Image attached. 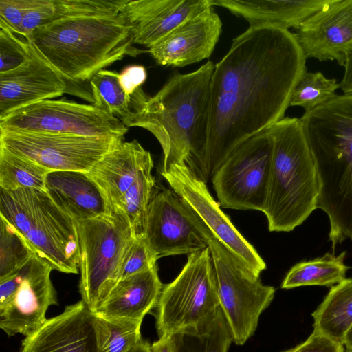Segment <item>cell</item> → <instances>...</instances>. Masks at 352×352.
Wrapping results in <instances>:
<instances>
[{
  "label": "cell",
  "mask_w": 352,
  "mask_h": 352,
  "mask_svg": "<svg viewBox=\"0 0 352 352\" xmlns=\"http://www.w3.org/2000/svg\"><path fill=\"white\" fill-rule=\"evenodd\" d=\"M344 346L338 341L313 331L303 342L281 352H344Z\"/></svg>",
  "instance_id": "8d00e7d4"
},
{
  "label": "cell",
  "mask_w": 352,
  "mask_h": 352,
  "mask_svg": "<svg viewBox=\"0 0 352 352\" xmlns=\"http://www.w3.org/2000/svg\"><path fill=\"white\" fill-rule=\"evenodd\" d=\"M153 164L151 154L133 140H118L87 172L100 187L112 209L118 208L140 172Z\"/></svg>",
  "instance_id": "44dd1931"
},
{
  "label": "cell",
  "mask_w": 352,
  "mask_h": 352,
  "mask_svg": "<svg viewBox=\"0 0 352 352\" xmlns=\"http://www.w3.org/2000/svg\"><path fill=\"white\" fill-rule=\"evenodd\" d=\"M26 39L67 81L72 94L81 98L77 84L89 82L126 55L145 52L133 46L130 28L120 13L58 20L36 28Z\"/></svg>",
  "instance_id": "3957f363"
},
{
  "label": "cell",
  "mask_w": 352,
  "mask_h": 352,
  "mask_svg": "<svg viewBox=\"0 0 352 352\" xmlns=\"http://www.w3.org/2000/svg\"><path fill=\"white\" fill-rule=\"evenodd\" d=\"M53 270L36 254L0 280V327L8 336H27L46 322L48 308L58 305L50 276Z\"/></svg>",
  "instance_id": "7c38bea8"
},
{
  "label": "cell",
  "mask_w": 352,
  "mask_h": 352,
  "mask_svg": "<svg viewBox=\"0 0 352 352\" xmlns=\"http://www.w3.org/2000/svg\"><path fill=\"white\" fill-rule=\"evenodd\" d=\"M299 119L318 173V208L332 232L352 234V94H336Z\"/></svg>",
  "instance_id": "277c9868"
},
{
  "label": "cell",
  "mask_w": 352,
  "mask_h": 352,
  "mask_svg": "<svg viewBox=\"0 0 352 352\" xmlns=\"http://www.w3.org/2000/svg\"><path fill=\"white\" fill-rule=\"evenodd\" d=\"M75 222L80 247L79 292L94 313L120 280L124 256L136 236L120 210Z\"/></svg>",
  "instance_id": "52a82bcc"
},
{
  "label": "cell",
  "mask_w": 352,
  "mask_h": 352,
  "mask_svg": "<svg viewBox=\"0 0 352 352\" xmlns=\"http://www.w3.org/2000/svg\"><path fill=\"white\" fill-rule=\"evenodd\" d=\"M150 352H174L172 336L159 338L151 345Z\"/></svg>",
  "instance_id": "f35d334b"
},
{
  "label": "cell",
  "mask_w": 352,
  "mask_h": 352,
  "mask_svg": "<svg viewBox=\"0 0 352 352\" xmlns=\"http://www.w3.org/2000/svg\"><path fill=\"white\" fill-rule=\"evenodd\" d=\"M45 190L56 205L75 221L95 219L112 212L104 193L87 172H50Z\"/></svg>",
  "instance_id": "7402d4cb"
},
{
  "label": "cell",
  "mask_w": 352,
  "mask_h": 352,
  "mask_svg": "<svg viewBox=\"0 0 352 352\" xmlns=\"http://www.w3.org/2000/svg\"><path fill=\"white\" fill-rule=\"evenodd\" d=\"M185 205L210 250L220 307L230 327L233 342L243 345L254 335L260 316L274 299L275 289L263 285L260 276L246 267Z\"/></svg>",
  "instance_id": "ba28073f"
},
{
  "label": "cell",
  "mask_w": 352,
  "mask_h": 352,
  "mask_svg": "<svg viewBox=\"0 0 352 352\" xmlns=\"http://www.w3.org/2000/svg\"><path fill=\"white\" fill-rule=\"evenodd\" d=\"M157 260L143 234L138 235L132 241L126 250L122 265L120 280L153 267L157 265Z\"/></svg>",
  "instance_id": "e575fe53"
},
{
  "label": "cell",
  "mask_w": 352,
  "mask_h": 352,
  "mask_svg": "<svg viewBox=\"0 0 352 352\" xmlns=\"http://www.w3.org/2000/svg\"><path fill=\"white\" fill-rule=\"evenodd\" d=\"M163 286L155 265L118 281L93 314L115 322H142L144 316L156 307Z\"/></svg>",
  "instance_id": "603a6c76"
},
{
  "label": "cell",
  "mask_w": 352,
  "mask_h": 352,
  "mask_svg": "<svg viewBox=\"0 0 352 352\" xmlns=\"http://www.w3.org/2000/svg\"><path fill=\"white\" fill-rule=\"evenodd\" d=\"M35 1L0 0V28L21 36V30L24 16L33 7Z\"/></svg>",
  "instance_id": "d590c367"
},
{
  "label": "cell",
  "mask_w": 352,
  "mask_h": 352,
  "mask_svg": "<svg viewBox=\"0 0 352 352\" xmlns=\"http://www.w3.org/2000/svg\"><path fill=\"white\" fill-rule=\"evenodd\" d=\"M121 138L0 129V145L50 172H89Z\"/></svg>",
  "instance_id": "4fadbf2b"
},
{
  "label": "cell",
  "mask_w": 352,
  "mask_h": 352,
  "mask_svg": "<svg viewBox=\"0 0 352 352\" xmlns=\"http://www.w3.org/2000/svg\"><path fill=\"white\" fill-rule=\"evenodd\" d=\"M220 307L208 247L188 255L183 269L163 286L155 307L159 338L199 325Z\"/></svg>",
  "instance_id": "9c48e42d"
},
{
  "label": "cell",
  "mask_w": 352,
  "mask_h": 352,
  "mask_svg": "<svg viewBox=\"0 0 352 352\" xmlns=\"http://www.w3.org/2000/svg\"><path fill=\"white\" fill-rule=\"evenodd\" d=\"M272 148L267 129L243 141L228 155L211 178L223 208L263 212Z\"/></svg>",
  "instance_id": "8fae6325"
},
{
  "label": "cell",
  "mask_w": 352,
  "mask_h": 352,
  "mask_svg": "<svg viewBox=\"0 0 352 352\" xmlns=\"http://www.w3.org/2000/svg\"><path fill=\"white\" fill-rule=\"evenodd\" d=\"M346 256V252L338 256L334 252H327L322 257L301 261L287 272L281 288L289 289L307 285L330 287L336 285L346 278L349 269L344 263Z\"/></svg>",
  "instance_id": "4316f807"
},
{
  "label": "cell",
  "mask_w": 352,
  "mask_h": 352,
  "mask_svg": "<svg viewBox=\"0 0 352 352\" xmlns=\"http://www.w3.org/2000/svg\"><path fill=\"white\" fill-rule=\"evenodd\" d=\"M153 164L147 166L125 193L120 206L135 236L142 234L143 226L151 199L156 192V183L152 175Z\"/></svg>",
  "instance_id": "f1b7e54d"
},
{
  "label": "cell",
  "mask_w": 352,
  "mask_h": 352,
  "mask_svg": "<svg viewBox=\"0 0 352 352\" xmlns=\"http://www.w3.org/2000/svg\"><path fill=\"white\" fill-rule=\"evenodd\" d=\"M142 234L157 259L190 254L208 247L183 199L172 188H162L153 195Z\"/></svg>",
  "instance_id": "9a60e30c"
},
{
  "label": "cell",
  "mask_w": 352,
  "mask_h": 352,
  "mask_svg": "<svg viewBox=\"0 0 352 352\" xmlns=\"http://www.w3.org/2000/svg\"><path fill=\"white\" fill-rule=\"evenodd\" d=\"M119 73L102 69L89 81L94 103L120 118H126L130 112L131 98L122 88Z\"/></svg>",
  "instance_id": "4dcf8cb0"
},
{
  "label": "cell",
  "mask_w": 352,
  "mask_h": 352,
  "mask_svg": "<svg viewBox=\"0 0 352 352\" xmlns=\"http://www.w3.org/2000/svg\"><path fill=\"white\" fill-rule=\"evenodd\" d=\"M346 352H352V351H350L349 349H346Z\"/></svg>",
  "instance_id": "b9f144b4"
},
{
  "label": "cell",
  "mask_w": 352,
  "mask_h": 352,
  "mask_svg": "<svg viewBox=\"0 0 352 352\" xmlns=\"http://www.w3.org/2000/svg\"><path fill=\"white\" fill-rule=\"evenodd\" d=\"M94 316L82 300L25 337L19 352H98Z\"/></svg>",
  "instance_id": "d6986e66"
},
{
  "label": "cell",
  "mask_w": 352,
  "mask_h": 352,
  "mask_svg": "<svg viewBox=\"0 0 352 352\" xmlns=\"http://www.w3.org/2000/svg\"><path fill=\"white\" fill-rule=\"evenodd\" d=\"M214 64L173 73L153 96L140 87L131 98L130 112L121 120L126 127L151 132L163 152L164 170L186 164L196 173L207 140L211 79Z\"/></svg>",
  "instance_id": "7a4b0ae2"
},
{
  "label": "cell",
  "mask_w": 352,
  "mask_h": 352,
  "mask_svg": "<svg viewBox=\"0 0 352 352\" xmlns=\"http://www.w3.org/2000/svg\"><path fill=\"white\" fill-rule=\"evenodd\" d=\"M36 254L24 236L0 217V280L19 270Z\"/></svg>",
  "instance_id": "1f68e13d"
},
{
  "label": "cell",
  "mask_w": 352,
  "mask_h": 352,
  "mask_svg": "<svg viewBox=\"0 0 352 352\" xmlns=\"http://www.w3.org/2000/svg\"><path fill=\"white\" fill-rule=\"evenodd\" d=\"M331 0H210L249 22L250 26L272 25L297 30Z\"/></svg>",
  "instance_id": "cb8c5ba5"
},
{
  "label": "cell",
  "mask_w": 352,
  "mask_h": 352,
  "mask_svg": "<svg viewBox=\"0 0 352 352\" xmlns=\"http://www.w3.org/2000/svg\"><path fill=\"white\" fill-rule=\"evenodd\" d=\"M0 129L106 139L124 138L128 131L107 109L66 98L44 100L15 110L0 118Z\"/></svg>",
  "instance_id": "30bf717a"
},
{
  "label": "cell",
  "mask_w": 352,
  "mask_h": 352,
  "mask_svg": "<svg viewBox=\"0 0 352 352\" xmlns=\"http://www.w3.org/2000/svg\"><path fill=\"white\" fill-rule=\"evenodd\" d=\"M212 7L210 0H127L120 14L134 44L148 49L188 18Z\"/></svg>",
  "instance_id": "ffe728a7"
},
{
  "label": "cell",
  "mask_w": 352,
  "mask_h": 352,
  "mask_svg": "<svg viewBox=\"0 0 352 352\" xmlns=\"http://www.w3.org/2000/svg\"><path fill=\"white\" fill-rule=\"evenodd\" d=\"M30 54V44L25 37L0 28V73L18 67Z\"/></svg>",
  "instance_id": "836d02e7"
},
{
  "label": "cell",
  "mask_w": 352,
  "mask_h": 352,
  "mask_svg": "<svg viewBox=\"0 0 352 352\" xmlns=\"http://www.w3.org/2000/svg\"><path fill=\"white\" fill-rule=\"evenodd\" d=\"M50 171L0 145V188H31L45 190Z\"/></svg>",
  "instance_id": "83f0119b"
},
{
  "label": "cell",
  "mask_w": 352,
  "mask_h": 352,
  "mask_svg": "<svg viewBox=\"0 0 352 352\" xmlns=\"http://www.w3.org/2000/svg\"><path fill=\"white\" fill-rule=\"evenodd\" d=\"M147 72L143 65H131L119 73V82L125 93L130 97L144 83Z\"/></svg>",
  "instance_id": "74e56055"
},
{
  "label": "cell",
  "mask_w": 352,
  "mask_h": 352,
  "mask_svg": "<svg viewBox=\"0 0 352 352\" xmlns=\"http://www.w3.org/2000/svg\"><path fill=\"white\" fill-rule=\"evenodd\" d=\"M94 316L98 352H128L142 339V322H115Z\"/></svg>",
  "instance_id": "f546056e"
},
{
  "label": "cell",
  "mask_w": 352,
  "mask_h": 352,
  "mask_svg": "<svg viewBox=\"0 0 352 352\" xmlns=\"http://www.w3.org/2000/svg\"><path fill=\"white\" fill-rule=\"evenodd\" d=\"M344 345L346 349L352 351V327L347 332L343 342Z\"/></svg>",
  "instance_id": "60d3db41"
},
{
  "label": "cell",
  "mask_w": 352,
  "mask_h": 352,
  "mask_svg": "<svg viewBox=\"0 0 352 352\" xmlns=\"http://www.w3.org/2000/svg\"><path fill=\"white\" fill-rule=\"evenodd\" d=\"M151 344L146 340L142 339L134 347L128 352H150Z\"/></svg>",
  "instance_id": "ab89813d"
},
{
  "label": "cell",
  "mask_w": 352,
  "mask_h": 352,
  "mask_svg": "<svg viewBox=\"0 0 352 352\" xmlns=\"http://www.w3.org/2000/svg\"><path fill=\"white\" fill-rule=\"evenodd\" d=\"M273 148L263 213L270 232H290L318 208L316 164L300 119L283 118L268 128Z\"/></svg>",
  "instance_id": "5b68a950"
},
{
  "label": "cell",
  "mask_w": 352,
  "mask_h": 352,
  "mask_svg": "<svg viewBox=\"0 0 352 352\" xmlns=\"http://www.w3.org/2000/svg\"><path fill=\"white\" fill-rule=\"evenodd\" d=\"M0 217L18 230L54 270L78 273L80 247L76 222L45 190L0 188Z\"/></svg>",
  "instance_id": "8992f818"
},
{
  "label": "cell",
  "mask_w": 352,
  "mask_h": 352,
  "mask_svg": "<svg viewBox=\"0 0 352 352\" xmlns=\"http://www.w3.org/2000/svg\"><path fill=\"white\" fill-rule=\"evenodd\" d=\"M306 57L289 30L250 26L214 65L208 134L195 174L206 182L241 143L284 118Z\"/></svg>",
  "instance_id": "6da1fadb"
},
{
  "label": "cell",
  "mask_w": 352,
  "mask_h": 352,
  "mask_svg": "<svg viewBox=\"0 0 352 352\" xmlns=\"http://www.w3.org/2000/svg\"><path fill=\"white\" fill-rule=\"evenodd\" d=\"M293 34L306 58L344 66L352 52V0H331Z\"/></svg>",
  "instance_id": "2e32d148"
},
{
  "label": "cell",
  "mask_w": 352,
  "mask_h": 352,
  "mask_svg": "<svg viewBox=\"0 0 352 352\" xmlns=\"http://www.w3.org/2000/svg\"><path fill=\"white\" fill-rule=\"evenodd\" d=\"M30 54L18 67L0 73V118L27 105L72 94L67 81L29 41Z\"/></svg>",
  "instance_id": "e0dca14e"
},
{
  "label": "cell",
  "mask_w": 352,
  "mask_h": 352,
  "mask_svg": "<svg viewBox=\"0 0 352 352\" xmlns=\"http://www.w3.org/2000/svg\"><path fill=\"white\" fill-rule=\"evenodd\" d=\"M221 30V20L210 7L186 19L147 52L160 65L185 67L208 58Z\"/></svg>",
  "instance_id": "ac0fdd59"
},
{
  "label": "cell",
  "mask_w": 352,
  "mask_h": 352,
  "mask_svg": "<svg viewBox=\"0 0 352 352\" xmlns=\"http://www.w3.org/2000/svg\"><path fill=\"white\" fill-rule=\"evenodd\" d=\"M160 174L213 235L250 271L260 276L266 264L210 195L206 183L186 165L171 164Z\"/></svg>",
  "instance_id": "5bb4252c"
},
{
  "label": "cell",
  "mask_w": 352,
  "mask_h": 352,
  "mask_svg": "<svg viewBox=\"0 0 352 352\" xmlns=\"http://www.w3.org/2000/svg\"><path fill=\"white\" fill-rule=\"evenodd\" d=\"M340 87L335 78H327L320 72H306L293 91L289 106L309 111L331 99Z\"/></svg>",
  "instance_id": "d6a6232c"
},
{
  "label": "cell",
  "mask_w": 352,
  "mask_h": 352,
  "mask_svg": "<svg viewBox=\"0 0 352 352\" xmlns=\"http://www.w3.org/2000/svg\"><path fill=\"white\" fill-rule=\"evenodd\" d=\"M312 317L314 331L343 344L352 327V278L332 286Z\"/></svg>",
  "instance_id": "d4e9b609"
},
{
  "label": "cell",
  "mask_w": 352,
  "mask_h": 352,
  "mask_svg": "<svg viewBox=\"0 0 352 352\" xmlns=\"http://www.w3.org/2000/svg\"><path fill=\"white\" fill-rule=\"evenodd\" d=\"M174 352H228L233 337L219 307L197 326L172 335Z\"/></svg>",
  "instance_id": "484cf974"
}]
</instances>
